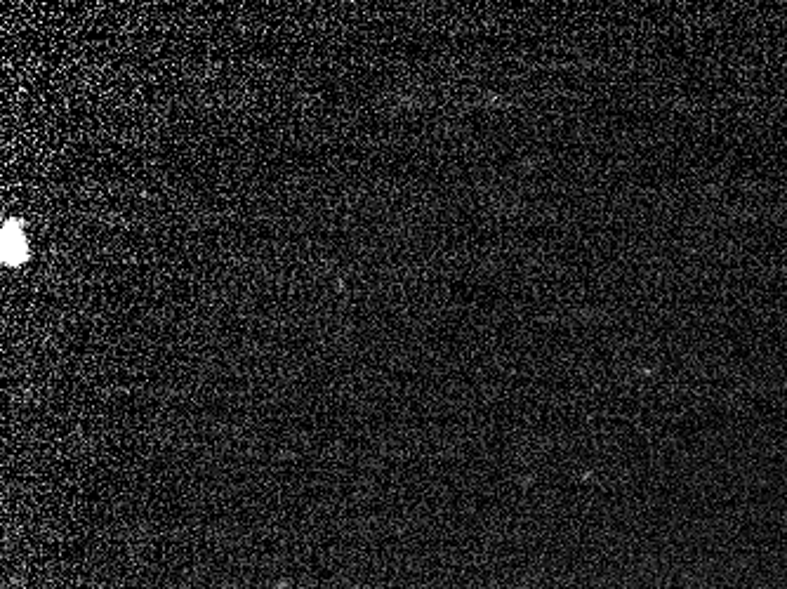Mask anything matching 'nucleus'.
Listing matches in <instances>:
<instances>
[{
	"mask_svg": "<svg viewBox=\"0 0 787 589\" xmlns=\"http://www.w3.org/2000/svg\"><path fill=\"white\" fill-rule=\"evenodd\" d=\"M0 250H3V262L8 267H17L29 257V243H26L22 224L10 220L3 227V238H0Z\"/></svg>",
	"mask_w": 787,
	"mask_h": 589,
	"instance_id": "obj_1",
	"label": "nucleus"
}]
</instances>
